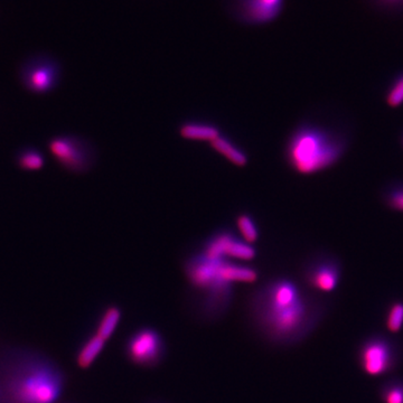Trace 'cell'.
I'll list each match as a JSON object with an SVG mask.
<instances>
[{
    "label": "cell",
    "instance_id": "1",
    "mask_svg": "<svg viewBox=\"0 0 403 403\" xmlns=\"http://www.w3.org/2000/svg\"><path fill=\"white\" fill-rule=\"evenodd\" d=\"M251 313L264 336L275 342L295 341L306 331L309 307L293 282L280 279L253 295Z\"/></svg>",
    "mask_w": 403,
    "mask_h": 403
},
{
    "label": "cell",
    "instance_id": "2",
    "mask_svg": "<svg viewBox=\"0 0 403 403\" xmlns=\"http://www.w3.org/2000/svg\"><path fill=\"white\" fill-rule=\"evenodd\" d=\"M63 389L61 368L37 354L12 357L0 371L3 403H55Z\"/></svg>",
    "mask_w": 403,
    "mask_h": 403
},
{
    "label": "cell",
    "instance_id": "3",
    "mask_svg": "<svg viewBox=\"0 0 403 403\" xmlns=\"http://www.w3.org/2000/svg\"><path fill=\"white\" fill-rule=\"evenodd\" d=\"M340 154V144L314 128H302L297 131L287 148L290 165L302 174H313L326 169Z\"/></svg>",
    "mask_w": 403,
    "mask_h": 403
},
{
    "label": "cell",
    "instance_id": "4",
    "mask_svg": "<svg viewBox=\"0 0 403 403\" xmlns=\"http://www.w3.org/2000/svg\"><path fill=\"white\" fill-rule=\"evenodd\" d=\"M125 352L128 360L135 366L154 368L165 357V341L155 328H139L128 337Z\"/></svg>",
    "mask_w": 403,
    "mask_h": 403
},
{
    "label": "cell",
    "instance_id": "5",
    "mask_svg": "<svg viewBox=\"0 0 403 403\" xmlns=\"http://www.w3.org/2000/svg\"><path fill=\"white\" fill-rule=\"evenodd\" d=\"M50 151L64 169L73 173L90 171L96 163V151L81 137H55L50 142Z\"/></svg>",
    "mask_w": 403,
    "mask_h": 403
},
{
    "label": "cell",
    "instance_id": "6",
    "mask_svg": "<svg viewBox=\"0 0 403 403\" xmlns=\"http://www.w3.org/2000/svg\"><path fill=\"white\" fill-rule=\"evenodd\" d=\"M21 76L27 90L35 93L50 92L60 81L61 67L51 56H33L24 64Z\"/></svg>",
    "mask_w": 403,
    "mask_h": 403
},
{
    "label": "cell",
    "instance_id": "7",
    "mask_svg": "<svg viewBox=\"0 0 403 403\" xmlns=\"http://www.w3.org/2000/svg\"><path fill=\"white\" fill-rule=\"evenodd\" d=\"M200 252L215 259H227L237 261H251L257 255L253 244L238 238L232 231L222 230L211 235Z\"/></svg>",
    "mask_w": 403,
    "mask_h": 403
},
{
    "label": "cell",
    "instance_id": "8",
    "mask_svg": "<svg viewBox=\"0 0 403 403\" xmlns=\"http://www.w3.org/2000/svg\"><path fill=\"white\" fill-rule=\"evenodd\" d=\"M284 0H232L233 12L241 21L252 25L267 24L276 19Z\"/></svg>",
    "mask_w": 403,
    "mask_h": 403
},
{
    "label": "cell",
    "instance_id": "9",
    "mask_svg": "<svg viewBox=\"0 0 403 403\" xmlns=\"http://www.w3.org/2000/svg\"><path fill=\"white\" fill-rule=\"evenodd\" d=\"M364 371L370 375H380L388 371L391 363V351L386 342L373 341L363 348L361 354Z\"/></svg>",
    "mask_w": 403,
    "mask_h": 403
},
{
    "label": "cell",
    "instance_id": "10",
    "mask_svg": "<svg viewBox=\"0 0 403 403\" xmlns=\"http://www.w3.org/2000/svg\"><path fill=\"white\" fill-rule=\"evenodd\" d=\"M180 135L184 139L211 142L221 136V131L209 122L187 121L180 126Z\"/></svg>",
    "mask_w": 403,
    "mask_h": 403
},
{
    "label": "cell",
    "instance_id": "11",
    "mask_svg": "<svg viewBox=\"0 0 403 403\" xmlns=\"http://www.w3.org/2000/svg\"><path fill=\"white\" fill-rule=\"evenodd\" d=\"M209 145L216 153L222 155L224 158H227L233 165L244 167L249 163V158L246 151L239 148L238 146L235 145L234 142L230 140L228 137L221 135L216 139L209 142Z\"/></svg>",
    "mask_w": 403,
    "mask_h": 403
},
{
    "label": "cell",
    "instance_id": "12",
    "mask_svg": "<svg viewBox=\"0 0 403 403\" xmlns=\"http://www.w3.org/2000/svg\"><path fill=\"white\" fill-rule=\"evenodd\" d=\"M105 342L107 341L103 340L96 334L89 337L76 353V363L78 368H90L105 348Z\"/></svg>",
    "mask_w": 403,
    "mask_h": 403
},
{
    "label": "cell",
    "instance_id": "13",
    "mask_svg": "<svg viewBox=\"0 0 403 403\" xmlns=\"http://www.w3.org/2000/svg\"><path fill=\"white\" fill-rule=\"evenodd\" d=\"M338 273L332 264H320L314 268L309 273V282L314 287L323 291H332L336 287Z\"/></svg>",
    "mask_w": 403,
    "mask_h": 403
},
{
    "label": "cell",
    "instance_id": "14",
    "mask_svg": "<svg viewBox=\"0 0 403 403\" xmlns=\"http://www.w3.org/2000/svg\"><path fill=\"white\" fill-rule=\"evenodd\" d=\"M121 314V309L118 306L108 307L100 317L99 324L96 327V335H99L105 341L109 340L114 335L117 326L119 324Z\"/></svg>",
    "mask_w": 403,
    "mask_h": 403
},
{
    "label": "cell",
    "instance_id": "15",
    "mask_svg": "<svg viewBox=\"0 0 403 403\" xmlns=\"http://www.w3.org/2000/svg\"><path fill=\"white\" fill-rule=\"evenodd\" d=\"M237 227L240 232L241 238L248 243L253 244L259 240V229L255 218L247 213H241L237 218Z\"/></svg>",
    "mask_w": 403,
    "mask_h": 403
},
{
    "label": "cell",
    "instance_id": "16",
    "mask_svg": "<svg viewBox=\"0 0 403 403\" xmlns=\"http://www.w3.org/2000/svg\"><path fill=\"white\" fill-rule=\"evenodd\" d=\"M18 165L26 171H37L44 165V157L36 149H25L18 154Z\"/></svg>",
    "mask_w": 403,
    "mask_h": 403
},
{
    "label": "cell",
    "instance_id": "17",
    "mask_svg": "<svg viewBox=\"0 0 403 403\" xmlns=\"http://www.w3.org/2000/svg\"><path fill=\"white\" fill-rule=\"evenodd\" d=\"M386 325L392 333L400 331L403 325V304H395L392 306Z\"/></svg>",
    "mask_w": 403,
    "mask_h": 403
},
{
    "label": "cell",
    "instance_id": "18",
    "mask_svg": "<svg viewBox=\"0 0 403 403\" xmlns=\"http://www.w3.org/2000/svg\"><path fill=\"white\" fill-rule=\"evenodd\" d=\"M388 102L391 107H397L403 102V76L397 78L388 96Z\"/></svg>",
    "mask_w": 403,
    "mask_h": 403
},
{
    "label": "cell",
    "instance_id": "19",
    "mask_svg": "<svg viewBox=\"0 0 403 403\" xmlns=\"http://www.w3.org/2000/svg\"><path fill=\"white\" fill-rule=\"evenodd\" d=\"M386 403H403V386H392L384 395Z\"/></svg>",
    "mask_w": 403,
    "mask_h": 403
},
{
    "label": "cell",
    "instance_id": "20",
    "mask_svg": "<svg viewBox=\"0 0 403 403\" xmlns=\"http://www.w3.org/2000/svg\"><path fill=\"white\" fill-rule=\"evenodd\" d=\"M391 205L395 209L403 211V189L395 191L391 196Z\"/></svg>",
    "mask_w": 403,
    "mask_h": 403
},
{
    "label": "cell",
    "instance_id": "21",
    "mask_svg": "<svg viewBox=\"0 0 403 403\" xmlns=\"http://www.w3.org/2000/svg\"><path fill=\"white\" fill-rule=\"evenodd\" d=\"M380 3H384L386 6H401L403 5V0H379Z\"/></svg>",
    "mask_w": 403,
    "mask_h": 403
}]
</instances>
